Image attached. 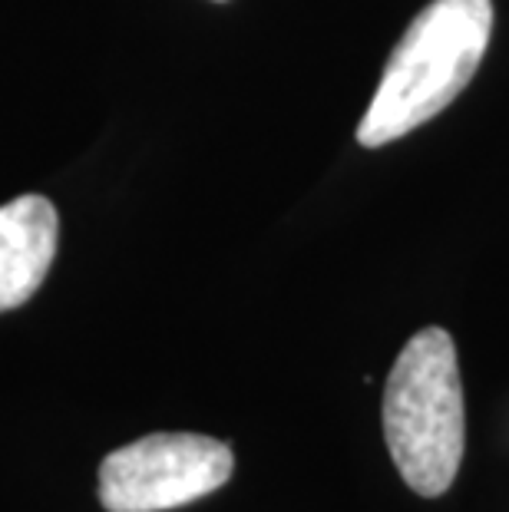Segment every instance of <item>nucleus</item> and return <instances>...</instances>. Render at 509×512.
I'll list each match as a JSON object with an SVG mask.
<instances>
[{
  "mask_svg": "<svg viewBox=\"0 0 509 512\" xmlns=\"http://www.w3.org/2000/svg\"><path fill=\"white\" fill-rule=\"evenodd\" d=\"M490 30V0H433L420 10L387 60L357 143L387 146L447 110L483 63Z\"/></svg>",
  "mask_w": 509,
  "mask_h": 512,
  "instance_id": "1",
  "label": "nucleus"
},
{
  "mask_svg": "<svg viewBox=\"0 0 509 512\" xmlns=\"http://www.w3.org/2000/svg\"><path fill=\"white\" fill-rule=\"evenodd\" d=\"M384 437L404 483L443 496L463 460V387L457 344L443 328L417 331L384 387Z\"/></svg>",
  "mask_w": 509,
  "mask_h": 512,
  "instance_id": "2",
  "label": "nucleus"
},
{
  "mask_svg": "<svg viewBox=\"0 0 509 512\" xmlns=\"http://www.w3.org/2000/svg\"><path fill=\"white\" fill-rule=\"evenodd\" d=\"M232 446L199 433H153L119 446L100 466V503L110 512H166L229 483Z\"/></svg>",
  "mask_w": 509,
  "mask_h": 512,
  "instance_id": "3",
  "label": "nucleus"
},
{
  "mask_svg": "<svg viewBox=\"0 0 509 512\" xmlns=\"http://www.w3.org/2000/svg\"><path fill=\"white\" fill-rule=\"evenodd\" d=\"M57 235V209L43 195L0 205V314L37 294L57 258Z\"/></svg>",
  "mask_w": 509,
  "mask_h": 512,
  "instance_id": "4",
  "label": "nucleus"
}]
</instances>
